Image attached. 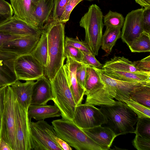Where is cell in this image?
Segmentation results:
<instances>
[{
	"instance_id": "d590c367",
	"label": "cell",
	"mask_w": 150,
	"mask_h": 150,
	"mask_svg": "<svg viewBox=\"0 0 150 150\" xmlns=\"http://www.w3.org/2000/svg\"><path fill=\"white\" fill-rule=\"evenodd\" d=\"M132 143L134 147L138 150H150V139L136 134Z\"/></svg>"
},
{
	"instance_id": "ffe728a7",
	"label": "cell",
	"mask_w": 150,
	"mask_h": 150,
	"mask_svg": "<svg viewBox=\"0 0 150 150\" xmlns=\"http://www.w3.org/2000/svg\"><path fill=\"white\" fill-rule=\"evenodd\" d=\"M54 0H40L34 4V16L38 28L42 31L50 23Z\"/></svg>"
},
{
	"instance_id": "ba28073f",
	"label": "cell",
	"mask_w": 150,
	"mask_h": 150,
	"mask_svg": "<svg viewBox=\"0 0 150 150\" xmlns=\"http://www.w3.org/2000/svg\"><path fill=\"white\" fill-rule=\"evenodd\" d=\"M28 109L23 107L17 99L15 129L17 150H32L31 121L28 116Z\"/></svg>"
},
{
	"instance_id": "3957f363",
	"label": "cell",
	"mask_w": 150,
	"mask_h": 150,
	"mask_svg": "<svg viewBox=\"0 0 150 150\" xmlns=\"http://www.w3.org/2000/svg\"><path fill=\"white\" fill-rule=\"evenodd\" d=\"M52 125L57 136L77 150H103L73 121L62 119L54 120Z\"/></svg>"
},
{
	"instance_id": "4fadbf2b",
	"label": "cell",
	"mask_w": 150,
	"mask_h": 150,
	"mask_svg": "<svg viewBox=\"0 0 150 150\" xmlns=\"http://www.w3.org/2000/svg\"><path fill=\"white\" fill-rule=\"evenodd\" d=\"M41 36H25L4 43L0 50L14 53L18 56L30 54L38 43Z\"/></svg>"
},
{
	"instance_id": "cb8c5ba5",
	"label": "cell",
	"mask_w": 150,
	"mask_h": 150,
	"mask_svg": "<svg viewBox=\"0 0 150 150\" xmlns=\"http://www.w3.org/2000/svg\"><path fill=\"white\" fill-rule=\"evenodd\" d=\"M108 76L114 79L127 82L150 83V74L122 71L109 69H102Z\"/></svg>"
},
{
	"instance_id": "2e32d148",
	"label": "cell",
	"mask_w": 150,
	"mask_h": 150,
	"mask_svg": "<svg viewBox=\"0 0 150 150\" xmlns=\"http://www.w3.org/2000/svg\"><path fill=\"white\" fill-rule=\"evenodd\" d=\"M16 54L0 50V86H10L17 80L15 71Z\"/></svg>"
},
{
	"instance_id": "b9f144b4",
	"label": "cell",
	"mask_w": 150,
	"mask_h": 150,
	"mask_svg": "<svg viewBox=\"0 0 150 150\" xmlns=\"http://www.w3.org/2000/svg\"><path fill=\"white\" fill-rule=\"evenodd\" d=\"M142 24L143 31L150 33V7L144 8Z\"/></svg>"
},
{
	"instance_id": "603a6c76",
	"label": "cell",
	"mask_w": 150,
	"mask_h": 150,
	"mask_svg": "<svg viewBox=\"0 0 150 150\" xmlns=\"http://www.w3.org/2000/svg\"><path fill=\"white\" fill-rule=\"evenodd\" d=\"M102 69H109L122 71L143 74H150L142 71L137 68L133 62L124 57L115 56L106 62Z\"/></svg>"
},
{
	"instance_id": "83f0119b",
	"label": "cell",
	"mask_w": 150,
	"mask_h": 150,
	"mask_svg": "<svg viewBox=\"0 0 150 150\" xmlns=\"http://www.w3.org/2000/svg\"><path fill=\"white\" fill-rule=\"evenodd\" d=\"M129 98L150 108V84H144L135 87L130 92Z\"/></svg>"
},
{
	"instance_id": "ac0fdd59",
	"label": "cell",
	"mask_w": 150,
	"mask_h": 150,
	"mask_svg": "<svg viewBox=\"0 0 150 150\" xmlns=\"http://www.w3.org/2000/svg\"><path fill=\"white\" fill-rule=\"evenodd\" d=\"M93 140L99 144L103 150L110 149L117 137L108 127L98 126L87 129H81Z\"/></svg>"
},
{
	"instance_id": "7dc6e473",
	"label": "cell",
	"mask_w": 150,
	"mask_h": 150,
	"mask_svg": "<svg viewBox=\"0 0 150 150\" xmlns=\"http://www.w3.org/2000/svg\"><path fill=\"white\" fill-rule=\"evenodd\" d=\"M136 2L142 7L146 8L150 7V0H135Z\"/></svg>"
},
{
	"instance_id": "681fc988",
	"label": "cell",
	"mask_w": 150,
	"mask_h": 150,
	"mask_svg": "<svg viewBox=\"0 0 150 150\" xmlns=\"http://www.w3.org/2000/svg\"><path fill=\"white\" fill-rule=\"evenodd\" d=\"M32 2L34 4L38 2V1H39L40 0H31Z\"/></svg>"
},
{
	"instance_id": "e0dca14e",
	"label": "cell",
	"mask_w": 150,
	"mask_h": 150,
	"mask_svg": "<svg viewBox=\"0 0 150 150\" xmlns=\"http://www.w3.org/2000/svg\"><path fill=\"white\" fill-rule=\"evenodd\" d=\"M36 80L33 87L31 105H47L52 98L50 81L45 75Z\"/></svg>"
},
{
	"instance_id": "4316f807",
	"label": "cell",
	"mask_w": 150,
	"mask_h": 150,
	"mask_svg": "<svg viewBox=\"0 0 150 150\" xmlns=\"http://www.w3.org/2000/svg\"><path fill=\"white\" fill-rule=\"evenodd\" d=\"M105 86L93 67L86 65L84 95Z\"/></svg>"
},
{
	"instance_id": "f6af8a7d",
	"label": "cell",
	"mask_w": 150,
	"mask_h": 150,
	"mask_svg": "<svg viewBox=\"0 0 150 150\" xmlns=\"http://www.w3.org/2000/svg\"><path fill=\"white\" fill-rule=\"evenodd\" d=\"M55 141L62 150H72V148L66 142L57 136Z\"/></svg>"
},
{
	"instance_id": "6da1fadb",
	"label": "cell",
	"mask_w": 150,
	"mask_h": 150,
	"mask_svg": "<svg viewBox=\"0 0 150 150\" xmlns=\"http://www.w3.org/2000/svg\"><path fill=\"white\" fill-rule=\"evenodd\" d=\"M42 30L46 33L48 44L47 62L44 69V74L51 81L64 65L66 59L64 54V23L51 22Z\"/></svg>"
},
{
	"instance_id": "9a60e30c",
	"label": "cell",
	"mask_w": 150,
	"mask_h": 150,
	"mask_svg": "<svg viewBox=\"0 0 150 150\" xmlns=\"http://www.w3.org/2000/svg\"><path fill=\"white\" fill-rule=\"evenodd\" d=\"M64 70L76 106L81 104L84 95L85 89L77 81L76 71L80 62L67 57Z\"/></svg>"
},
{
	"instance_id": "f35d334b",
	"label": "cell",
	"mask_w": 150,
	"mask_h": 150,
	"mask_svg": "<svg viewBox=\"0 0 150 150\" xmlns=\"http://www.w3.org/2000/svg\"><path fill=\"white\" fill-rule=\"evenodd\" d=\"M86 68V65L82 63H81L77 67L76 71V75L77 81L84 88Z\"/></svg>"
},
{
	"instance_id": "1f68e13d",
	"label": "cell",
	"mask_w": 150,
	"mask_h": 150,
	"mask_svg": "<svg viewBox=\"0 0 150 150\" xmlns=\"http://www.w3.org/2000/svg\"><path fill=\"white\" fill-rule=\"evenodd\" d=\"M134 133L150 139V118H138Z\"/></svg>"
},
{
	"instance_id": "7c38bea8",
	"label": "cell",
	"mask_w": 150,
	"mask_h": 150,
	"mask_svg": "<svg viewBox=\"0 0 150 150\" xmlns=\"http://www.w3.org/2000/svg\"><path fill=\"white\" fill-rule=\"evenodd\" d=\"M144 10L142 7L133 10L125 18L121 38L128 46L143 31L142 20Z\"/></svg>"
},
{
	"instance_id": "f907efd6",
	"label": "cell",
	"mask_w": 150,
	"mask_h": 150,
	"mask_svg": "<svg viewBox=\"0 0 150 150\" xmlns=\"http://www.w3.org/2000/svg\"><path fill=\"white\" fill-rule=\"evenodd\" d=\"M87 0V1H93V0Z\"/></svg>"
},
{
	"instance_id": "f546056e",
	"label": "cell",
	"mask_w": 150,
	"mask_h": 150,
	"mask_svg": "<svg viewBox=\"0 0 150 150\" xmlns=\"http://www.w3.org/2000/svg\"><path fill=\"white\" fill-rule=\"evenodd\" d=\"M103 24L106 27L122 28L125 18L121 14L110 10L103 16Z\"/></svg>"
},
{
	"instance_id": "d6a6232c",
	"label": "cell",
	"mask_w": 150,
	"mask_h": 150,
	"mask_svg": "<svg viewBox=\"0 0 150 150\" xmlns=\"http://www.w3.org/2000/svg\"><path fill=\"white\" fill-rule=\"evenodd\" d=\"M69 0H54L50 23L60 22L65 7Z\"/></svg>"
},
{
	"instance_id": "5bb4252c",
	"label": "cell",
	"mask_w": 150,
	"mask_h": 150,
	"mask_svg": "<svg viewBox=\"0 0 150 150\" xmlns=\"http://www.w3.org/2000/svg\"><path fill=\"white\" fill-rule=\"evenodd\" d=\"M0 31L12 35L41 36L42 30L14 15L0 25Z\"/></svg>"
},
{
	"instance_id": "7402d4cb",
	"label": "cell",
	"mask_w": 150,
	"mask_h": 150,
	"mask_svg": "<svg viewBox=\"0 0 150 150\" xmlns=\"http://www.w3.org/2000/svg\"><path fill=\"white\" fill-rule=\"evenodd\" d=\"M29 118L37 120H44L50 118L61 116L59 109L55 105H30L28 109Z\"/></svg>"
},
{
	"instance_id": "5b68a950",
	"label": "cell",
	"mask_w": 150,
	"mask_h": 150,
	"mask_svg": "<svg viewBox=\"0 0 150 150\" xmlns=\"http://www.w3.org/2000/svg\"><path fill=\"white\" fill-rule=\"evenodd\" d=\"M103 15L100 8L92 4L81 18V27L84 29L85 41L95 55H98L101 46L104 24Z\"/></svg>"
},
{
	"instance_id": "30bf717a",
	"label": "cell",
	"mask_w": 150,
	"mask_h": 150,
	"mask_svg": "<svg viewBox=\"0 0 150 150\" xmlns=\"http://www.w3.org/2000/svg\"><path fill=\"white\" fill-rule=\"evenodd\" d=\"M14 68L17 80H36L45 75L44 67L31 54L18 56Z\"/></svg>"
},
{
	"instance_id": "4dcf8cb0",
	"label": "cell",
	"mask_w": 150,
	"mask_h": 150,
	"mask_svg": "<svg viewBox=\"0 0 150 150\" xmlns=\"http://www.w3.org/2000/svg\"><path fill=\"white\" fill-rule=\"evenodd\" d=\"M137 115L138 118H150V108L129 98L124 102Z\"/></svg>"
},
{
	"instance_id": "60d3db41",
	"label": "cell",
	"mask_w": 150,
	"mask_h": 150,
	"mask_svg": "<svg viewBox=\"0 0 150 150\" xmlns=\"http://www.w3.org/2000/svg\"><path fill=\"white\" fill-rule=\"evenodd\" d=\"M14 13L11 4L5 0H0V15L11 17Z\"/></svg>"
},
{
	"instance_id": "816d5d0a",
	"label": "cell",
	"mask_w": 150,
	"mask_h": 150,
	"mask_svg": "<svg viewBox=\"0 0 150 150\" xmlns=\"http://www.w3.org/2000/svg\"></svg>"
},
{
	"instance_id": "ab89813d",
	"label": "cell",
	"mask_w": 150,
	"mask_h": 150,
	"mask_svg": "<svg viewBox=\"0 0 150 150\" xmlns=\"http://www.w3.org/2000/svg\"><path fill=\"white\" fill-rule=\"evenodd\" d=\"M134 65L143 71L150 72V55L141 60L133 62Z\"/></svg>"
},
{
	"instance_id": "52a82bcc",
	"label": "cell",
	"mask_w": 150,
	"mask_h": 150,
	"mask_svg": "<svg viewBox=\"0 0 150 150\" xmlns=\"http://www.w3.org/2000/svg\"><path fill=\"white\" fill-rule=\"evenodd\" d=\"M32 150H62L55 141L52 125L44 120L30 124Z\"/></svg>"
},
{
	"instance_id": "44dd1931",
	"label": "cell",
	"mask_w": 150,
	"mask_h": 150,
	"mask_svg": "<svg viewBox=\"0 0 150 150\" xmlns=\"http://www.w3.org/2000/svg\"><path fill=\"white\" fill-rule=\"evenodd\" d=\"M34 81H26L22 83L17 80L10 86L14 93L17 99L23 107L28 108L31 105Z\"/></svg>"
},
{
	"instance_id": "836d02e7",
	"label": "cell",
	"mask_w": 150,
	"mask_h": 150,
	"mask_svg": "<svg viewBox=\"0 0 150 150\" xmlns=\"http://www.w3.org/2000/svg\"><path fill=\"white\" fill-rule=\"evenodd\" d=\"M65 44L74 47L83 52L88 53L95 55L85 41H81L76 38L66 37Z\"/></svg>"
},
{
	"instance_id": "c3c4849f",
	"label": "cell",
	"mask_w": 150,
	"mask_h": 150,
	"mask_svg": "<svg viewBox=\"0 0 150 150\" xmlns=\"http://www.w3.org/2000/svg\"><path fill=\"white\" fill-rule=\"evenodd\" d=\"M11 17L3 15H0V25Z\"/></svg>"
},
{
	"instance_id": "ee69618b",
	"label": "cell",
	"mask_w": 150,
	"mask_h": 150,
	"mask_svg": "<svg viewBox=\"0 0 150 150\" xmlns=\"http://www.w3.org/2000/svg\"><path fill=\"white\" fill-rule=\"evenodd\" d=\"M6 86H3L0 87V139L4 106V89Z\"/></svg>"
},
{
	"instance_id": "8d00e7d4",
	"label": "cell",
	"mask_w": 150,
	"mask_h": 150,
	"mask_svg": "<svg viewBox=\"0 0 150 150\" xmlns=\"http://www.w3.org/2000/svg\"><path fill=\"white\" fill-rule=\"evenodd\" d=\"M83 0H69L66 5L61 17L60 22L65 23L68 21L70 15L75 7Z\"/></svg>"
},
{
	"instance_id": "7bdbcfd3",
	"label": "cell",
	"mask_w": 150,
	"mask_h": 150,
	"mask_svg": "<svg viewBox=\"0 0 150 150\" xmlns=\"http://www.w3.org/2000/svg\"><path fill=\"white\" fill-rule=\"evenodd\" d=\"M23 36L12 35L0 31V47L4 43L7 42Z\"/></svg>"
},
{
	"instance_id": "8992f818",
	"label": "cell",
	"mask_w": 150,
	"mask_h": 150,
	"mask_svg": "<svg viewBox=\"0 0 150 150\" xmlns=\"http://www.w3.org/2000/svg\"><path fill=\"white\" fill-rule=\"evenodd\" d=\"M16 100L11 86H6L4 93L0 138L8 144L12 150H17L15 129Z\"/></svg>"
},
{
	"instance_id": "e575fe53",
	"label": "cell",
	"mask_w": 150,
	"mask_h": 150,
	"mask_svg": "<svg viewBox=\"0 0 150 150\" xmlns=\"http://www.w3.org/2000/svg\"><path fill=\"white\" fill-rule=\"evenodd\" d=\"M64 54L65 59L70 57L78 62L82 63L83 52L74 47L65 44Z\"/></svg>"
},
{
	"instance_id": "d6986e66",
	"label": "cell",
	"mask_w": 150,
	"mask_h": 150,
	"mask_svg": "<svg viewBox=\"0 0 150 150\" xmlns=\"http://www.w3.org/2000/svg\"><path fill=\"white\" fill-rule=\"evenodd\" d=\"M10 1L14 16L39 28L34 16V4L31 0Z\"/></svg>"
},
{
	"instance_id": "484cf974",
	"label": "cell",
	"mask_w": 150,
	"mask_h": 150,
	"mask_svg": "<svg viewBox=\"0 0 150 150\" xmlns=\"http://www.w3.org/2000/svg\"><path fill=\"white\" fill-rule=\"evenodd\" d=\"M31 54L45 68L46 67L48 59V44L46 33L44 30L40 39Z\"/></svg>"
},
{
	"instance_id": "74e56055",
	"label": "cell",
	"mask_w": 150,
	"mask_h": 150,
	"mask_svg": "<svg viewBox=\"0 0 150 150\" xmlns=\"http://www.w3.org/2000/svg\"><path fill=\"white\" fill-rule=\"evenodd\" d=\"M82 63L86 65L98 68L101 67L102 65L95 57V55L83 52Z\"/></svg>"
},
{
	"instance_id": "bcb514c9",
	"label": "cell",
	"mask_w": 150,
	"mask_h": 150,
	"mask_svg": "<svg viewBox=\"0 0 150 150\" xmlns=\"http://www.w3.org/2000/svg\"><path fill=\"white\" fill-rule=\"evenodd\" d=\"M0 150H12L10 146L4 139H0Z\"/></svg>"
},
{
	"instance_id": "9c48e42d",
	"label": "cell",
	"mask_w": 150,
	"mask_h": 150,
	"mask_svg": "<svg viewBox=\"0 0 150 150\" xmlns=\"http://www.w3.org/2000/svg\"><path fill=\"white\" fill-rule=\"evenodd\" d=\"M73 121L81 129H87L106 124L107 120L99 109L88 104L76 105Z\"/></svg>"
},
{
	"instance_id": "f1b7e54d",
	"label": "cell",
	"mask_w": 150,
	"mask_h": 150,
	"mask_svg": "<svg viewBox=\"0 0 150 150\" xmlns=\"http://www.w3.org/2000/svg\"><path fill=\"white\" fill-rule=\"evenodd\" d=\"M128 47L132 52H149L150 33L143 31Z\"/></svg>"
},
{
	"instance_id": "8fae6325",
	"label": "cell",
	"mask_w": 150,
	"mask_h": 150,
	"mask_svg": "<svg viewBox=\"0 0 150 150\" xmlns=\"http://www.w3.org/2000/svg\"><path fill=\"white\" fill-rule=\"evenodd\" d=\"M93 67L114 98L119 101L124 102L128 100L130 92L135 87L144 84H150L148 83L127 82L116 80L108 76L102 69Z\"/></svg>"
},
{
	"instance_id": "7a4b0ae2",
	"label": "cell",
	"mask_w": 150,
	"mask_h": 150,
	"mask_svg": "<svg viewBox=\"0 0 150 150\" xmlns=\"http://www.w3.org/2000/svg\"><path fill=\"white\" fill-rule=\"evenodd\" d=\"M107 120L106 126L117 136L128 133H134V126L138 117L124 102L118 101L112 105H102L99 108Z\"/></svg>"
},
{
	"instance_id": "277c9868",
	"label": "cell",
	"mask_w": 150,
	"mask_h": 150,
	"mask_svg": "<svg viewBox=\"0 0 150 150\" xmlns=\"http://www.w3.org/2000/svg\"><path fill=\"white\" fill-rule=\"evenodd\" d=\"M50 82L54 105L59 110L62 118L73 121L76 105L63 66Z\"/></svg>"
},
{
	"instance_id": "d4e9b609",
	"label": "cell",
	"mask_w": 150,
	"mask_h": 150,
	"mask_svg": "<svg viewBox=\"0 0 150 150\" xmlns=\"http://www.w3.org/2000/svg\"><path fill=\"white\" fill-rule=\"evenodd\" d=\"M121 29L106 27L101 42V48L105 52V56L108 55L110 53L116 41L121 38Z\"/></svg>"
}]
</instances>
